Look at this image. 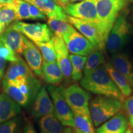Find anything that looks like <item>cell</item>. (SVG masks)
<instances>
[{
    "mask_svg": "<svg viewBox=\"0 0 133 133\" xmlns=\"http://www.w3.org/2000/svg\"><path fill=\"white\" fill-rule=\"evenodd\" d=\"M14 20L16 13L11 5L3 4L0 9V36Z\"/></svg>",
    "mask_w": 133,
    "mask_h": 133,
    "instance_id": "28",
    "label": "cell"
},
{
    "mask_svg": "<svg viewBox=\"0 0 133 133\" xmlns=\"http://www.w3.org/2000/svg\"><path fill=\"white\" fill-rule=\"evenodd\" d=\"M52 39L56 54V62L62 71L64 78L69 80L71 75L69 51L62 36L54 35Z\"/></svg>",
    "mask_w": 133,
    "mask_h": 133,
    "instance_id": "12",
    "label": "cell"
},
{
    "mask_svg": "<svg viewBox=\"0 0 133 133\" xmlns=\"http://www.w3.org/2000/svg\"><path fill=\"white\" fill-rule=\"evenodd\" d=\"M84 1V0H70V3H75L78 2H80V1Z\"/></svg>",
    "mask_w": 133,
    "mask_h": 133,
    "instance_id": "40",
    "label": "cell"
},
{
    "mask_svg": "<svg viewBox=\"0 0 133 133\" xmlns=\"http://www.w3.org/2000/svg\"><path fill=\"white\" fill-rule=\"evenodd\" d=\"M29 3L37 6L48 19L68 20L64 8L52 0H30Z\"/></svg>",
    "mask_w": 133,
    "mask_h": 133,
    "instance_id": "18",
    "label": "cell"
},
{
    "mask_svg": "<svg viewBox=\"0 0 133 133\" xmlns=\"http://www.w3.org/2000/svg\"><path fill=\"white\" fill-rule=\"evenodd\" d=\"M123 107L133 132V94L124 100Z\"/></svg>",
    "mask_w": 133,
    "mask_h": 133,
    "instance_id": "32",
    "label": "cell"
},
{
    "mask_svg": "<svg viewBox=\"0 0 133 133\" xmlns=\"http://www.w3.org/2000/svg\"><path fill=\"white\" fill-rule=\"evenodd\" d=\"M96 133H133L127 116L118 113L96 129Z\"/></svg>",
    "mask_w": 133,
    "mask_h": 133,
    "instance_id": "15",
    "label": "cell"
},
{
    "mask_svg": "<svg viewBox=\"0 0 133 133\" xmlns=\"http://www.w3.org/2000/svg\"><path fill=\"white\" fill-rule=\"evenodd\" d=\"M21 124V119L16 116L0 124V133H17Z\"/></svg>",
    "mask_w": 133,
    "mask_h": 133,
    "instance_id": "31",
    "label": "cell"
},
{
    "mask_svg": "<svg viewBox=\"0 0 133 133\" xmlns=\"http://www.w3.org/2000/svg\"><path fill=\"white\" fill-rule=\"evenodd\" d=\"M104 65L115 84L121 91L124 98H127L131 96L132 92V88L126 78L116 70L110 63H105Z\"/></svg>",
    "mask_w": 133,
    "mask_h": 133,
    "instance_id": "22",
    "label": "cell"
},
{
    "mask_svg": "<svg viewBox=\"0 0 133 133\" xmlns=\"http://www.w3.org/2000/svg\"><path fill=\"white\" fill-rule=\"evenodd\" d=\"M23 133H36L34 128L31 123L28 122L25 124L24 128V132Z\"/></svg>",
    "mask_w": 133,
    "mask_h": 133,
    "instance_id": "36",
    "label": "cell"
},
{
    "mask_svg": "<svg viewBox=\"0 0 133 133\" xmlns=\"http://www.w3.org/2000/svg\"><path fill=\"white\" fill-rule=\"evenodd\" d=\"M25 36L10 25L0 36V40L16 54H22L25 47Z\"/></svg>",
    "mask_w": 133,
    "mask_h": 133,
    "instance_id": "16",
    "label": "cell"
},
{
    "mask_svg": "<svg viewBox=\"0 0 133 133\" xmlns=\"http://www.w3.org/2000/svg\"><path fill=\"white\" fill-rule=\"evenodd\" d=\"M48 25L54 33V35L62 36L75 29L68 20L48 19Z\"/></svg>",
    "mask_w": 133,
    "mask_h": 133,
    "instance_id": "26",
    "label": "cell"
},
{
    "mask_svg": "<svg viewBox=\"0 0 133 133\" xmlns=\"http://www.w3.org/2000/svg\"><path fill=\"white\" fill-rule=\"evenodd\" d=\"M30 19L31 20H45L46 16L35 5L29 3Z\"/></svg>",
    "mask_w": 133,
    "mask_h": 133,
    "instance_id": "34",
    "label": "cell"
},
{
    "mask_svg": "<svg viewBox=\"0 0 133 133\" xmlns=\"http://www.w3.org/2000/svg\"><path fill=\"white\" fill-rule=\"evenodd\" d=\"M4 78L11 81L16 85L22 83L39 81L34 75L27 64L19 56L16 61L11 62Z\"/></svg>",
    "mask_w": 133,
    "mask_h": 133,
    "instance_id": "10",
    "label": "cell"
},
{
    "mask_svg": "<svg viewBox=\"0 0 133 133\" xmlns=\"http://www.w3.org/2000/svg\"><path fill=\"white\" fill-rule=\"evenodd\" d=\"M131 26L126 17V14L122 12L118 17L108 36L106 47L112 54L121 52L128 42Z\"/></svg>",
    "mask_w": 133,
    "mask_h": 133,
    "instance_id": "4",
    "label": "cell"
},
{
    "mask_svg": "<svg viewBox=\"0 0 133 133\" xmlns=\"http://www.w3.org/2000/svg\"><path fill=\"white\" fill-rule=\"evenodd\" d=\"M25 47L23 51L26 64L31 71L38 77L42 78L43 57L41 53L35 43L25 36Z\"/></svg>",
    "mask_w": 133,
    "mask_h": 133,
    "instance_id": "13",
    "label": "cell"
},
{
    "mask_svg": "<svg viewBox=\"0 0 133 133\" xmlns=\"http://www.w3.org/2000/svg\"><path fill=\"white\" fill-rule=\"evenodd\" d=\"M80 84L89 92L119 100L123 102L124 101L123 96L104 65L99 66L90 74L84 75L81 79Z\"/></svg>",
    "mask_w": 133,
    "mask_h": 133,
    "instance_id": "1",
    "label": "cell"
},
{
    "mask_svg": "<svg viewBox=\"0 0 133 133\" xmlns=\"http://www.w3.org/2000/svg\"><path fill=\"white\" fill-rule=\"evenodd\" d=\"M132 19H133V16H132Z\"/></svg>",
    "mask_w": 133,
    "mask_h": 133,
    "instance_id": "44",
    "label": "cell"
},
{
    "mask_svg": "<svg viewBox=\"0 0 133 133\" xmlns=\"http://www.w3.org/2000/svg\"><path fill=\"white\" fill-rule=\"evenodd\" d=\"M22 112L21 106L7 94H0V124L16 117Z\"/></svg>",
    "mask_w": 133,
    "mask_h": 133,
    "instance_id": "17",
    "label": "cell"
},
{
    "mask_svg": "<svg viewBox=\"0 0 133 133\" xmlns=\"http://www.w3.org/2000/svg\"><path fill=\"white\" fill-rule=\"evenodd\" d=\"M3 7V4L1 3V1H0V9H1V8Z\"/></svg>",
    "mask_w": 133,
    "mask_h": 133,
    "instance_id": "42",
    "label": "cell"
},
{
    "mask_svg": "<svg viewBox=\"0 0 133 133\" xmlns=\"http://www.w3.org/2000/svg\"><path fill=\"white\" fill-rule=\"evenodd\" d=\"M0 57L6 60V61L13 62L16 61L18 56L16 53L13 52L12 50L0 40Z\"/></svg>",
    "mask_w": 133,
    "mask_h": 133,
    "instance_id": "33",
    "label": "cell"
},
{
    "mask_svg": "<svg viewBox=\"0 0 133 133\" xmlns=\"http://www.w3.org/2000/svg\"><path fill=\"white\" fill-rule=\"evenodd\" d=\"M39 49L44 61L48 62H56V54L52 38L47 42L34 43Z\"/></svg>",
    "mask_w": 133,
    "mask_h": 133,
    "instance_id": "29",
    "label": "cell"
},
{
    "mask_svg": "<svg viewBox=\"0 0 133 133\" xmlns=\"http://www.w3.org/2000/svg\"><path fill=\"white\" fill-rule=\"evenodd\" d=\"M62 133H77V132H76L75 129L74 128L69 127V126H67V127L65 128H64Z\"/></svg>",
    "mask_w": 133,
    "mask_h": 133,
    "instance_id": "37",
    "label": "cell"
},
{
    "mask_svg": "<svg viewBox=\"0 0 133 133\" xmlns=\"http://www.w3.org/2000/svg\"><path fill=\"white\" fill-rule=\"evenodd\" d=\"M61 92L72 112L90 115L89 101L91 96L88 91L76 84L66 88L60 87Z\"/></svg>",
    "mask_w": 133,
    "mask_h": 133,
    "instance_id": "5",
    "label": "cell"
},
{
    "mask_svg": "<svg viewBox=\"0 0 133 133\" xmlns=\"http://www.w3.org/2000/svg\"><path fill=\"white\" fill-rule=\"evenodd\" d=\"M1 3L3 4H12L14 2V0H0Z\"/></svg>",
    "mask_w": 133,
    "mask_h": 133,
    "instance_id": "39",
    "label": "cell"
},
{
    "mask_svg": "<svg viewBox=\"0 0 133 133\" xmlns=\"http://www.w3.org/2000/svg\"><path fill=\"white\" fill-rule=\"evenodd\" d=\"M64 9L69 16L90 23L109 35L110 32L98 15L95 0H84L75 3H69L65 6Z\"/></svg>",
    "mask_w": 133,
    "mask_h": 133,
    "instance_id": "3",
    "label": "cell"
},
{
    "mask_svg": "<svg viewBox=\"0 0 133 133\" xmlns=\"http://www.w3.org/2000/svg\"><path fill=\"white\" fill-rule=\"evenodd\" d=\"M70 60L71 64V78L74 81H78L83 78V74L87 61L86 56L70 54Z\"/></svg>",
    "mask_w": 133,
    "mask_h": 133,
    "instance_id": "25",
    "label": "cell"
},
{
    "mask_svg": "<svg viewBox=\"0 0 133 133\" xmlns=\"http://www.w3.org/2000/svg\"><path fill=\"white\" fill-rule=\"evenodd\" d=\"M31 114L35 118L54 115V105L45 86H42L36 95L33 102Z\"/></svg>",
    "mask_w": 133,
    "mask_h": 133,
    "instance_id": "14",
    "label": "cell"
},
{
    "mask_svg": "<svg viewBox=\"0 0 133 133\" xmlns=\"http://www.w3.org/2000/svg\"><path fill=\"white\" fill-rule=\"evenodd\" d=\"M123 102L106 96H98L89 102V112L96 127L104 123L122 110Z\"/></svg>",
    "mask_w": 133,
    "mask_h": 133,
    "instance_id": "2",
    "label": "cell"
},
{
    "mask_svg": "<svg viewBox=\"0 0 133 133\" xmlns=\"http://www.w3.org/2000/svg\"><path fill=\"white\" fill-rule=\"evenodd\" d=\"M69 51L72 54L87 56L96 50L92 43L75 29L62 36Z\"/></svg>",
    "mask_w": 133,
    "mask_h": 133,
    "instance_id": "11",
    "label": "cell"
},
{
    "mask_svg": "<svg viewBox=\"0 0 133 133\" xmlns=\"http://www.w3.org/2000/svg\"><path fill=\"white\" fill-rule=\"evenodd\" d=\"M42 78L51 85H57L62 81L64 76L57 62H48L43 61Z\"/></svg>",
    "mask_w": 133,
    "mask_h": 133,
    "instance_id": "21",
    "label": "cell"
},
{
    "mask_svg": "<svg viewBox=\"0 0 133 133\" xmlns=\"http://www.w3.org/2000/svg\"><path fill=\"white\" fill-rule=\"evenodd\" d=\"M60 2H61V6L63 8H64L65 6H66V5L70 3V0H59Z\"/></svg>",
    "mask_w": 133,
    "mask_h": 133,
    "instance_id": "38",
    "label": "cell"
},
{
    "mask_svg": "<svg viewBox=\"0 0 133 133\" xmlns=\"http://www.w3.org/2000/svg\"><path fill=\"white\" fill-rule=\"evenodd\" d=\"M24 1H27V2H30V0H24Z\"/></svg>",
    "mask_w": 133,
    "mask_h": 133,
    "instance_id": "43",
    "label": "cell"
},
{
    "mask_svg": "<svg viewBox=\"0 0 133 133\" xmlns=\"http://www.w3.org/2000/svg\"><path fill=\"white\" fill-rule=\"evenodd\" d=\"M68 21L92 43L96 50L105 49L109 35L104 31L90 23L74 17L68 16Z\"/></svg>",
    "mask_w": 133,
    "mask_h": 133,
    "instance_id": "6",
    "label": "cell"
},
{
    "mask_svg": "<svg viewBox=\"0 0 133 133\" xmlns=\"http://www.w3.org/2000/svg\"><path fill=\"white\" fill-rule=\"evenodd\" d=\"M11 25L16 30L22 33L25 37L29 38V40L34 43L47 42L51 40L54 36L52 31L45 24H29L17 21L14 22Z\"/></svg>",
    "mask_w": 133,
    "mask_h": 133,
    "instance_id": "9",
    "label": "cell"
},
{
    "mask_svg": "<svg viewBox=\"0 0 133 133\" xmlns=\"http://www.w3.org/2000/svg\"><path fill=\"white\" fill-rule=\"evenodd\" d=\"M39 126L40 133H62L64 129L55 115L41 118Z\"/></svg>",
    "mask_w": 133,
    "mask_h": 133,
    "instance_id": "23",
    "label": "cell"
},
{
    "mask_svg": "<svg viewBox=\"0 0 133 133\" xmlns=\"http://www.w3.org/2000/svg\"><path fill=\"white\" fill-rule=\"evenodd\" d=\"M128 0H95L96 9L100 19L110 32L115 22Z\"/></svg>",
    "mask_w": 133,
    "mask_h": 133,
    "instance_id": "7",
    "label": "cell"
},
{
    "mask_svg": "<svg viewBox=\"0 0 133 133\" xmlns=\"http://www.w3.org/2000/svg\"><path fill=\"white\" fill-rule=\"evenodd\" d=\"M52 1H54L55 3H57V4H59V5H61V2H60V1L59 0H52Z\"/></svg>",
    "mask_w": 133,
    "mask_h": 133,
    "instance_id": "41",
    "label": "cell"
},
{
    "mask_svg": "<svg viewBox=\"0 0 133 133\" xmlns=\"http://www.w3.org/2000/svg\"><path fill=\"white\" fill-rule=\"evenodd\" d=\"M75 127L77 133H96L91 116L72 112Z\"/></svg>",
    "mask_w": 133,
    "mask_h": 133,
    "instance_id": "24",
    "label": "cell"
},
{
    "mask_svg": "<svg viewBox=\"0 0 133 133\" xmlns=\"http://www.w3.org/2000/svg\"><path fill=\"white\" fill-rule=\"evenodd\" d=\"M3 92L7 94L9 97L19 104L21 107H26L33 102L29 96L25 94L16 84L4 78L2 83Z\"/></svg>",
    "mask_w": 133,
    "mask_h": 133,
    "instance_id": "20",
    "label": "cell"
},
{
    "mask_svg": "<svg viewBox=\"0 0 133 133\" xmlns=\"http://www.w3.org/2000/svg\"><path fill=\"white\" fill-rule=\"evenodd\" d=\"M112 64L126 78L133 89V67L128 56L122 52L112 54Z\"/></svg>",
    "mask_w": 133,
    "mask_h": 133,
    "instance_id": "19",
    "label": "cell"
},
{
    "mask_svg": "<svg viewBox=\"0 0 133 133\" xmlns=\"http://www.w3.org/2000/svg\"><path fill=\"white\" fill-rule=\"evenodd\" d=\"M6 61L0 57V88L2 86V83L4 78L5 69H6Z\"/></svg>",
    "mask_w": 133,
    "mask_h": 133,
    "instance_id": "35",
    "label": "cell"
},
{
    "mask_svg": "<svg viewBox=\"0 0 133 133\" xmlns=\"http://www.w3.org/2000/svg\"><path fill=\"white\" fill-rule=\"evenodd\" d=\"M54 107V115L63 126L75 127L72 111L61 92L60 87L54 85L48 86Z\"/></svg>",
    "mask_w": 133,
    "mask_h": 133,
    "instance_id": "8",
    "label": "cell"
},
{
    "mask_svg": "<svg viewBox=\"0 0 133 133\" xmlns=\"http://www.w3.org/2000/svg\"><path fill=\"white\" fill-rule=\"evenodd\" d=\"M16 13V20L30 19L29 3L24 0H14L12 4H9Z\"/></svg>",
    "mask_w": 133,
    "mask_h": 133,
    "instance_id": "30",
    "label": "cell"
},
{
    "mask_svg": "<svg viewBox=\"0 0 133 133\" xmlns=\"http://www.w3.org/2000/svg\"><path fill=\"white\" fill-rule=\"evenodd\" d=\"M105 61V58L102 52L99 50H94L90 53L87 58L83 74L84 75L90 74L99 66L102 65Z\"/></svg>",
    "mask_w": 133,
    "mask_h": 133,
    "instance_id": "27",
    "label": "cell"
}]
</instances>
